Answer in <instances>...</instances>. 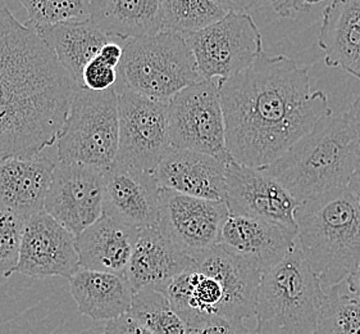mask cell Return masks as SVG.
Instances as JSON below:
<instances>
[{"instance_id":"cell-1","label":"cell","mask_w":360,"mask_h":334,"mask_svg":"<svg viewBox=\"0 0 360 334\" xmlns=\"http://www.w3.org/2000/svg\"><path fill=\"white\" fill-rule=\"evenodd\" d=\"M226 147L232 160L266 170L332 113L328 97L311 90L308 68L288 56L264 51L250 67L217 81Z\"/></svg>"},{"instance_id":"cell-2","label":"cell","mask_w":360,"mask_h":334,"mask_svg":"<svg viewBox=\"0 0 360 334\" xmlns=\"http://www.w3.org/2000/svg\"><path fill=\"white\" fill-rule=\"evenodd\" d=\"M77 89L32 26L0 8V161L54 146Z\"/></svg>"},{"instance_id":"cell-3","label":"cell","mask_w":360,"mask_h":334,"mask_svg":"<svg viewBox=\"0 0 360 334\" xmlns=\"http://www.w3.org/2000/svg\"><path fill=\"white\" fill-rule=\"evenodd\" d=\"M296 240L322 285L345 282L360 262V204L338 188L300 202L295 210Z\"/></svg>"},{"instance_id":"cell-4","label":"cell","mask_w":360,"mask_h":334,"mask_svg":"<svg viewBox=\"0 0 360 334\" xmlns=\"http://www.w3.org/2000/svg\"><path fill=\"white\" fill-rule=\"evenodd\" d=\"M359 167L360 153L345 115L330 113L266 171L300 204L345 188Z\"/></svg>"},{"instance_id":"cell-5","label":"cell","mask_w":360,"mask_h":334,"mask_svg":"<svg viewBox=\"0 0 360 334\" xmlns=\"http://www.w3.org/2000/svg\"><path fill=\"white\" fill-rule=\"evenodd\" d=\"M324 291L299 246L260 276L257 334H314Z\"/></svg>"},{"instance_id":"cell-6","label":"cell","mask_w":360,"mask_h":334,"mask_svg":"<svg viewBox=\"0 0 360 334\" xmlns=\"http://www.w3.org/2000/svg\"><path fill=\"white\" fill-rule=\"evenodd\" d=\"M117 73L115 87L158 101L202 80L186 39L169 31L127 40Z\"/></svg>"},{"instance_id":"cell-7","label":"cell","mask_w":360,"mask_h":334,"mask_svg":"<svg viewBox=\"0 0 360 334\" xmlns=\"http://www.w3.org/2000/svg\"><path fill=\"white\" fill-rule=\"evenodd\" d=\"M118 97L115 87L103 92L79 87L57 138L62 162L107 170L118 153Z\"/></svg>"},{"instance_id":"cell-8","label":"cell","mask_w":360,"mask_h":334,"mask_svg":"<svg viewBox=\"0 0 360 334\" xmlns=\"http://www.w3.org/2000/svg\"><path fill=\"white\" fill-rule=\"evenodd\" d=\"M169 143L173 148L204 153L229 163L224 111L214 80H200L168 101Z\"/></svg>"},{"instance_id":"cell-9","label":"cell","mask_w":360,"mask_h":334,"mask_svg":"<svg viewBox=\"0 0 360 334\" xmlns=\"http://www.w3.org/2000/svg\"><path fill=\"white\" fill-rule=\"evenodd\" d=\"M202 80H226L263 53V37L249 13L229 12L208 27L185 35Z\"/></svg>"},{"instance_id":"cell-10","label":"cell","mask_w":360,"mask_h":334,"mask_svg":"<svg viewBox=\"0 0 360 334\" xmlns=\"http://www.w3.org/2000/svg\"><path fill=\"white\" fill-rule=\"evenodd\" d=\"M118 97V153L121 165L153 173L171 148L168 101L115 87Z\"/></svg>"},{"instance_id":"cell-11","label":"cell","mask_w":360,"mask_h":334,"mask_svg":"<svg viewBox=\"0 0 360 334\" xmlns=\"http://www.w3.org/2000/svg\"><path fill=\"white\" fill-rule=\"evenodd\" d=\"M229 215L222 201L186 196L167 189L159 192L157 229L191 257L219 245Z\"/></svg>"},{"instance_id":"cell-12","label":"cell","mask_w":360,"mask_h":334,"mask_svg":"<svg viewBox=\"0 0 360 334\" xmlns=\"http://www.w3.org/2000/svg\"><path fill=\"white\" fill-rule=\"evenodd\" d=\"M104 170L81 163H56L44 211L76 237L103 216Z\"/></svg>"},{"instance_id":"cell-13","label":"cell","mask_w":360,"mask_h":334,"mask_svg":"<svg viewBox=\"0 0 360 334\" xmlns=\"http://www.w3.org/2000/svg\"><path fill=\"white\" fill-rule=\"evenodd\" d=\"M224 184V204L231 215L266 220L297 233L299 202L266 170L231 161L226 166Z\"/></svg>"},{"instance_id":"cell-14","label":"cell","mask_w":360,"mask_h":334,"mask_svg":"<svg viewBox=\"0 0 360 334\" xmlns=\"http://www.w3.org/2000/svg\"><path fill=\"white\" fill-rule=\"evenodd\" d=\"M79 269L76 235L44 210L30 216L23 226L15 273L39 279H70Z\"/></svg>"},{"instance_id":"cell-15","label":"cell","mask_w":360,"mask_h":334,"mask_svg":"<svg viewBox=\"0 0 360 334\" xmlns=\"http://www.w3.org/2000/svg\"><path fill=\"white\" fill-rule=\"evenodd\" d=\"M159 192L153 173L115 162L104 170L103 215L137 229L155 228Z\"/></svg>"},{"instance_id":"cell-16","label":"cell","mask_w":360,"mask_h":334,"mask_svg":"<svg viewBox=\"0 0 360 334\" xmlns=\"http://www.w3.org/2000/svg\"><path fill=\"white\" fill-rule=\"evenodd\" d=\"M226 166L208 154L171 147L153 176L160 189L224 202Z\"/></svg>"},{"instance_id":"cell-17","label":"cell","mask_w":360,"mask_h":334,"mask_svg":"<svg viewBox=\"0 0 360 334\" xmlns=\"http://www.w3.org/2000/svg\"><path fill=\"white\" fill-rule=\"evenodd\" d=\"M194 266L219 279L226 291L224 318L245 320L254 316L262 270L221 243L193 257Z\"/></svg>"},{"instance_id":"cell-18","label":"cell","mask_w":360,"mask_h":334,"mask_svg":"<svg viewBox=\"0 0 360 334\" xmlns=\"http://www.w3.org/2000/svg\"><path fill=\"white\" fill-rule=\"evenodd\" d=\"M219 243L255 262L262 274L281 261L297 245L296 233L260 218L229 215Z\"/></svg>"},{"instance_id":"cell-19","label":"cell","mask_w":360,"mask_h":334,"mask_svg":"<svg viewBox=\"0 0 360 334\" xmlns=\"http://www.w3.org/2000/svg\"><path fill=\"white\" fill-rule=\"evenodd\" d=\"M191 256L182 252L155 228L141 229L126 270L134 293L144 288L163 291L174 276L190 269Z\"/></svg>"},{"instance_id":"cell-20","label":"cell","mask_w":360,"mask_h":334,"mask_svg":"<svg viewBox=\"0 0 360 334\" xmlns=\"http://www.w3.org/2000/svg\"><path fill=\"white\" fill-rule=\"evenodd\" d=\"M54 168L43 152L0 161V202L26 220L43 211Z\"/></svg>"},{"instance_id":"cell-21","label":"cell","mask_w":360,"mask_h":334,"mask_svg":"<svg viewBox=\"0 0 360 334\" xmlns=\"http://www.w3.org/2000/svg\"><path fill=\"white\" fill-rule=\"evenodd\" d=\"M140 232L103 215L76 237L79 269L124 276Z\"/></svg>"},{"instance_id":"cell-22","label":"cell","mask_w":360,"mask_h":334,"mask_svg":"<svg viewBox=\"0 0 360 334\" xmlns=\"http://www.w3.org/2000/svg\"><path fill=\"white\" fill-rule=\"evenodd\" d=\"M318 45L326 66L360 81V0H332L324 8Z\"/></svg>"},{"instance_id":"cell-23","label":"cell","mask_w":360,"mask_h":334,"mask_svg":"<svg viewBox=\"0 0 360 334\" xmlns=\"http://www.w3.org/2000/svg\"><path fill=\"white\" fill-rule=\"evenodd\" d=\"M68 280L81 315L108 323L129 313L134 291L126 276L79 269Z\"/></svg>"},{"instance_id":"cell-24","label":"cell","mask_w":360,"mask_h":334,"mask_svg":"<svg viewBox=\"0 0 360 334\" xmlns=\"http://www.w3.org/2000/svg\"><path fill=\"white\" fill-rule=\"evenodd\" d=\"M30 26L51 48L59 63L79 87H84L82 73L85 66L99 54L105 44L115 39L98 29L90 18L51 26Z\"/></svg>"},{"instance_id":"cell-25","label":"cell","mask_w":360,"mask_h":334,"mask_svg":"<svg viewBox=\"0 0 360 334\" xmlns=\"http://www.w3.org/2000/svg\"><path fill=\"white\" fill-rule=\"evenodd\" d=\"M90 20L115 39L152 37L163 31L162 0H91Z\"/></svg>"},{"instance_id":"cell-26","label":"cell","mask_w":360,"mask_h":334,"mask_svg":"<svg viewBox=\"0 0 360 334\" xmlns=\"http://www.w3.org/2000/svg\"><path fill=\"white\" fill-rule=\"evenodd\" d=\"M129 315L154 334H195L176 311L166 293L144 288L134 293Z\"/></svg>"},{"instance_id":"cell-27","label":"cell","mask_w":360,"mask_h":334,"mask_svg":"<svg viewBox=\"0 0 360 334\" xmlns=\"http://www.w3.org/2000/svg\"><path fill=\"white\" fill-rule=\"evenodd\" d=\"M314 334H360V298L345 282L324 292Z\"/></svg>"},{"instance_id":"cell-28","label":"cell","mask_w":360,"mask_h":334,"mask_svg":"<svg viewBox=\"0 0 360 334\" xmlns=\"http://www.w3.org/2000/svg\"><path fill=\"white\" fill-rule=\"evenodd\" d=\"M226 15L213 0H162L163 31L182 37L205 29Z\"/></svg>"},{"instance_id":"cell-29","label":"cell","mask_w":360,"mask_h":334,"mask_svg":"<svg viewBox=\"0 0 360 334\" xmlns=\"http://www.w3.org/2000/svg\"><path fill=\"white\" fill-rule=\"evenodd\" d=\"M34 26H51L90 18L91 0H20Z\"/></svg>"},{"instance_id":"cell-30","label":"cell","mask_w":360,"mask_h":334,"mask_svg":"<svg viewBox=\"0 0 360 334\" xmlns=\"http://www.w3.org/2000/svg\"><path fill=\"white\" fill-rule=\"evenodd\" d=\"M26 218L0 202V276L9 278L20 257L22 233Z\"/></svg>"},{"instance_id":"cell-31","label":"cell","mask_w":360,"mask_h":334,"mask_svg":"<svg viewBox=\"0 0 360 334\" xmlns=\"http://www.w3.org/2000/svg\"><path fill=\"white\" fill-rule=\"evenodd\" d=\"M117 80H118L117 68L107 65L98 56L85 66L82 73L84 87L94 92H103L109 87H113Z\"/></svg>"},{"instance_id":"cell-32","label":"cell","mask_w":360,"mask_h":334,"mask_svg":"<svg viewBox=\"0 0 360 334\" xmlns=\"http://www.w3.org/2000/svg\"><path fill=\"white\" fill-rule=\"evenodd\" d=\"M195 334H250L244 320L213 316L196 328Z\"/></svg>"},{"instance_id":"cell-33","label":"cell","mask_w":360,"mask_h":334,"mask_svg":"<svg viewBox=\"0 0 360 334\" xmlns=\"http://www.w3.org/2000/svg\"><path fill=\"white\" fill-rule=\"evenodd\" d=\"M271 4L274 12L282 18H292L300 13L309 11L313 6L323 3L326 0H263Z\"/></svg>"},{"instance_id":"cell-34","label":"cell","mask_w":360,"mask_h":334,"mask_svg":"<svg viewBox=\"0 0 360 334\" xmlns=\"http://www.w3.org/2000/svg\"><path fill=\"white\" fill-rule=\"evenodd\" d=\"M103 334H154L148 328L141 326L129 314L117 319L110 320L104 328Z\"/></svg>"},{"instance_id":"cell-35","label":"cell","mask_w":360,"mask_h":334,"mask_svg":"<svg viewBox=\"0 0 360 334\" xmlns=\"http://www.w3.org/2000/svg\"><path fill=\"white\" fill-rule=\"evenodd\" d=\"M127 40H121V39H113L105 44L101 48L98 57L103 59L107 65L112 66L117 68L123 56V48Z\"/></svg>"},{"instance_id":"cell-36","label":"cell","mask_w":360,"mask_h":334,"mask_svg":"<svg viewBox=\"0 0 360 334\" xmlns=\"http://www.w3.org/2000/svg\"><path fill=\"white\" fill-rule=\"evenodd\" d=\"M213 1L227 13L229 12L248 13V11L259 6L263 0H213Z\"/></svg>"},{"instance_id":"cell-37","label":"cell","mask_w":360,"mask_h":334,"mask_svg":"<svg viewBox=\"0 0 360 334\" xmlns=\"http://www.w3.org/2000/svg\"><path fill=\"white\" fill-rule=\"evenodd\" d=\"M346 121L349 124V128L353 134L355 144L358 147V151L360 153V94L355 99L350 111L345 113Z\"/></svg>"},{"instance_id":"cell-38","label":"cell","mask_w":360,"mask_h":334,"mask_svg":"<svg viewBox=\"0 0 360 334\" xmlns=\"http://www.w3.org/2000/svg\"><path fill=\"white\" fill-rule=\"evenodd\" d=\"M346 285L349 288V291L354 293L356 297L360 298V262L356 266V269L354 270L350 276H347L345 280Z\"/></svg>"},{"instance_id":"cell-39","label":"cell","mask_w":360,"mask_h":334,"mask_svg":"<svg viewBox=\"0 0 360 334\" xmlns=\"http://www.w3.org/2000/svg\"><path fill=\"white\" fill-rule=\"evenodd\" d=\"M347 188L353 193L355 198L358 199V202L360 204V167L354 173L350 182L347 184Z\"/></svg>"}]
</instances>
